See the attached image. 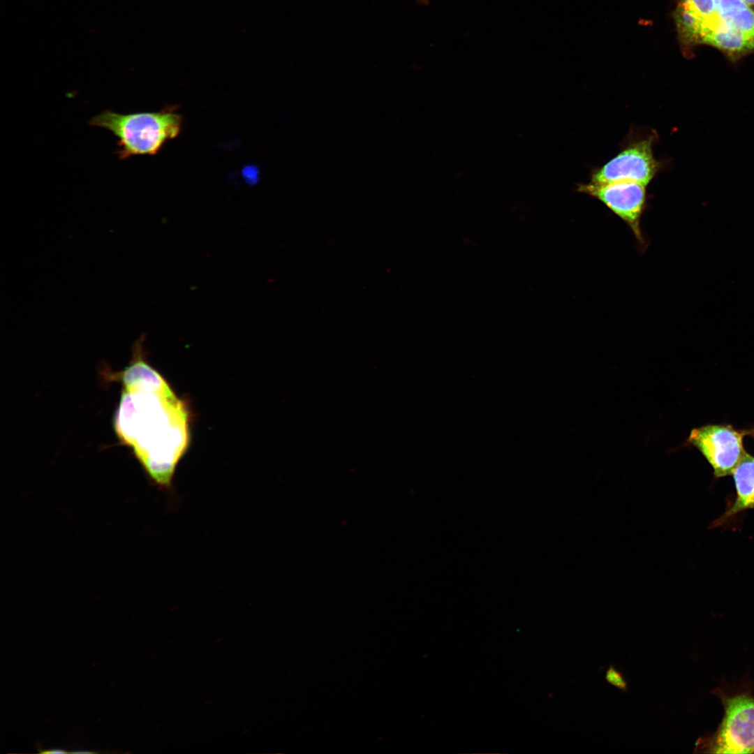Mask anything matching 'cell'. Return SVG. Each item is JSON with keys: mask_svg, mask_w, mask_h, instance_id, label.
I'll return each mask as SVG.
<instances>
[{"mask_svg": "<svg viewBox=\"0 0 754 754\" xmlns=\"http://www.w3.org/2000/svg\"><path fill=\"white\" fill-rule=\"evenodd\" d=\"M723 26L754 45V10L742 0H715Z\"/></svg>", "mask_w": 754, "mask_h": 754, "instance_id": "cell-8", "label": "cell"}, {"mask_svg": "<svg viewBox=\"0 0 754 754\" xmlns=\"http://www.w3.org/2000/svg\"><path fill=\"white\" fill-rule=\"evenodd\" d=\"M722 722L705 748L715 753H754V697H725Z\"/></svg>", "mask_w": 754, "mask_h": 754, "instance_id": "cell-5", "label": "cell"}, {"mask_svg": "<svg viewBox=\"0 0 754 754\" xmlns=\"http://www.w3.org/2000/svg\"><path fill=\"white\" fill-rule=\"evenodd\" d=\"M754 437V428L737 429L730 424H707L693 429L688 442L702 454L716 478L732 475L746 452L744 438Z\"/></svg>", "mask_w": 754, "mask_h": 754, "instance_id": "cell-4", "label": "cell"}, {"mask_svg": "<svg viewBox=\"0 0 754 754\" xmlns=\"http://www.w3.org/2000/svg\"><path fill=\"white\" fill-rule=\"evenodd\" d=\"M72 753H76V754H81V753H82V754H86V753H92V752H90V751H73V752H72Z\"/></svg>", "mask_w": 754, "mask_h": 754, "instance_id": "cell-13", "label": "cell"}, {"mask_svg": "<svg viewBox=\"0 0 754 754\" xmlns=\"http://www.w3.org/2000/svg\"><path fill=\"white\" fill-rule=\"evenodd\" d=\"M646 186L633 182L581 184L577 191L603 203L632 230L639 242H644L640 227L646 206Z\"/></svg>", "mask_w": 754, "mask_h": 754, "instance_id": "cell-6", "label": "cell"}, {"mask_svg": "<svg viewBox=\"0 0 754 754\" xmlns=\"http://www.w3.org/2000/svg\"><path fill=\"white\" fill-rule=\"evenodd\" d=\"M183 118L173 108L158 112L121 114L104 110L89 124L110 131L117 139L118 157L124 160L137 155H155L169 140L181 131Z\"/></svg>", "mask_w": 754, "mask_h": 754, "instance_id": "cell-2", "label": "cell"}, {"mask_svg": "<svg viewBox=\"0 0 754 754\" xmlns=\"http://www.w3.org/2000/svg\"><path fill=\"white\" fill-rule=\"evenodd\" d=\"M607 682L623 692H628V683L623 674L614 665H610L605 672Z\"/></svg>", "mask_w": 754, "mask_h": 754, "instance_id": "cell-10", "label": "cell"}, {"mask_svg": "<svg viewBox=\"0 0 754 754\" xmlns=\"http://www.w3.org/2000/svg\"><path fill=\"white\" fill-rule=\"evenodd\" d=\"M735 498L727 510L713 524L721 526L727 519L747 510L754 509V457L747 452L732 473Z\"/></svg>", "mask_w": 754, "mask_h": 754, "instance_id": "cell-7", "label": "cell"}, {"mask_svg": "<svg viewBox=\"0 0 754 754\" xmlns=\"http://www.w3.org/2000/svg\"><path fill=\"white\" fill-rule=\"evenodd\" d=\"M680 4L702 20L709 18L717 11L715 0H681Z\"/></svg>", "mask_w": 754, "mask_h": 754, "instance_id": "cell-9", "label": "cell"}, {"mask_svg": "<svg viewBox=\"0 0 754 754\" xmlns=\"http://www.w3.org/2000/svg\"><path fill=\"white\" fill-rule=\"evenodd\" d=\"M656 139L653 131L631 135L615 156L593 171L590 182H633L647 186L660 168L653 155Z\"/></svg>", "mask_w": 754, "mask_h": 754, "instance_id": "cell-3", "label": "cell"}, {"mask_svg": "<svg viewBox=\"0 0 754 754\" xmlns=\"http://www.w3.org/2000/svg\"><path fill=\"white\" fill-rule=\"evenodd\" d=\"M43 753H52V754H59H59H64V753H66V751H64L62 749H60V748H52L51 750L43 751Z\"/></svg>", "mask_w": 754, "mask_h": 754, "instance_id": "cell-11", "label": "cell"}, {"mask_svg": "<svg viewBox=\"0 0 754 754\" xmlns=\"http://www.w3.org/2000/svg\"><path fill=\"white\" fill-rule=\"evenodd\" d=\"M120 380L114 417L117 437L133 450L151 479L168 488L189 443L187 406L140 356L123 370Z\"/></svg>", "mask_w": 754, "mask_h": 754, "instance_id": "cell-1", "label": "cell"}, {"mask_svg": "<svg viewBox=\"0 0 754 754\" xmlns=\"http://www.w3.org/2000/svg\"><path fill=\"white\" fill-rule=\"evenodd\" d=\"M746 5H748L752 10H754V0H742Z\"/></svg>", "mask_w": 754, "mask_h": 754, "instance_id": "cell-12", "label": "cell"}]
</instances>
